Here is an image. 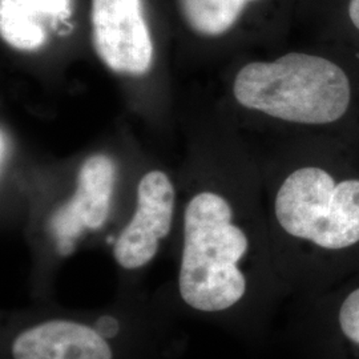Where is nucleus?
<instances>
[{
  "mask_svg": "<svg viewBox=\"0 0 359 359\" xmlns=\"http://www.w3.org/2000/svg\"><path fill=\"white\" fill-rule=\"evenodd\" d=\"M273 215L290 241L316 257L309 293L359 274V179L335 181L323 168H298L277 189Z\"/></svg>",
  "mask_w": 359,
  "mask_h": 359,
  "instance_id": "f257e3e1",
  "label": "nucleus"
},
{
  "mask_svg": "<svg viewBox=\"0 0 359 359\" xmlns=\"http://www.w3.org/2000/svg\"><path fill=\"white\" fill-rule=\"evenodd\" d=\"M252 243L236 222L231 201L213 191L196 193L182 219L180 298L198 313L224 314L255 290L248 268Z\"/></svg>",
  "mask_w": 359,
  "mask_h": 359,
  "instance_id": "f03ea898",
  "label": "nucleus"
},
{
  "mask_svg": "<svg viewBox=\"0 0 359 359\" xmlns=\"http://www.w3.org/2000/svg\"><path fill=\"white\" fill-rule=\"evenodd\" d=\"M233 95L246 109L305 126H325L346 115L351 86L346 72L332 60L290 52L273 62L241 67Z\"/></svg>",
  "mask_w": 359,
  "mask_h": 359,
  "instance_id": "7ed1b4c3",
  "label": "nucleus"
},
{
  "mask_svg": "<svg viewBox=\"0 0 359 359\" xmlns=\"http://www.w3.org/2000/svg\"><path fill=\"white\" fill-rule=\"evenodd\" d=\"M92 44L112 72L145 75L154 63V41L142 0H92Z\"/></svg>",
  "mask_w": 359,
  "mask_h": 359,
  "instance_id": "20e7f679",
  "label": "nucleus"
},
{
  "mask_svg": "<svg viewBox=\"0 0 359 359\" xmlns=\"http://www.w3.org/2000/svg\"><path fill=\"white\" fill-rule=\"evenodd\" d=\"M176 192L163 170H151L137 185L136 206L114 244V258L121 269L136 271L154 259L173 225Z\"/></svg>",
  "mask_w": 359,
  "mask_h": 359,
  "instance_id": "39448f33",
  "label": "nucleus"
},
{
  "mask_svg": "<svg viewBox=\"0 0 359 359\" xmlns=\"http://www.w3.org/2000/svg\"><path fill=\"white\" fill-rule=\"evenodd\" d=\"M116 164L107 154L90 156L77 173L74 194L50 218V233L60 256H69L86 231H99L109 217Z\"/></svg>",
  "mask_w": 359,
  "mask_h": 359,
  "instance_id": "423d86ee",
  "label": "nucleus"
},
{
  "mask_svg": "<svg viewBox=\"0 0 359 359\" xmlns=\"http://www.w3.org/2000/svg\"><path fill=\"white\" fill-rule=\"evenodd\" d=\"M13 359H114V348L99 329L84 322L53 318L13 338Z\"/></svg>",
  "mask_w": 359,
  "mask_h": 359,
  "instance_id": "0eeeda50",
  "label": "nucleus"
},
{
  "mask_svg": "<svg viewBox=\"0 0 359 359\" xmlns=\"http://www.w3.org/2000/svg\"><path fill=\"white\" fill-rule=\"evenodd\" d=\"M313 295L322 359H359V274Z\"/></svg>",
  "mask_w": 359,
  "mask_h": 359,
  "instance_id": "6e6552de",
  "label": "nucleus"
},
{
  "mask_svg": "<svg viewBox=\"0 0 359 359\" xmlns=\"http://www.w3.org/2000/svg\"><path fill=\"white\" fill-rule=\"evenodd\" d=\"M71 16V0H0V35L20 52L41 50Z\"/></svg>",
  "mask_w": 359,
  "mask_h": 359,
  "instance_id": "1a4fd4ad",
  "label": "nucleus"
},
{
  "mask_svg": "<svg viewBox=\"0 0 359 359\" xmlns=\"http://www.w3.org/2000/svg\"><path fill=\"white\" fill-rule=\"evenodd\" d=\"M257 1L261 0H179V7L193 32L215 38L229 32Z\"/></svg>",
  "mask_w": 359,
  "mask_h": 359,
  "instance_id": "9d476101",
  "label": "nucleus"
},
{
  "mask_svg": "<svg viewBox=\"0 0 359 359\" xmlns=\"http://www.w3.org/2000/svg\"><path fill=\"white\" fill-rule=\"evenodd\" d=\"M332 13L341 15L346 28L359 36V0H330Z\"/></svg>",
  "mask_w": 359,
  "mask_h": 359,
  "instance_id": "9b49d317",
  "label": "nucleus"
}]
</instances>
